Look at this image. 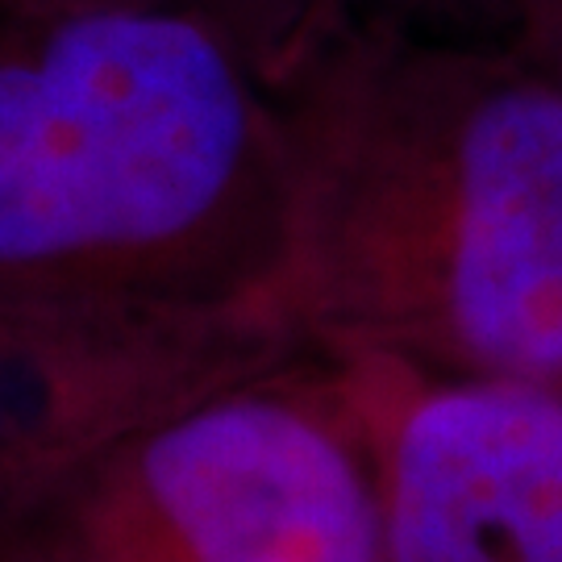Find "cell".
<instances>
[{
	"mask_svg": "<svg viewBox=\"0 0 562 562\" xmlns=\"http://www.w3.org/2000/svg\"><path fill=\"white\" fill-rule=\"evenodd\" d=\"M304 346L438 383L562 375V88L517 42L350 18L280 88Z\"/></svg>",
	"mask_w": 562,
	"mask_h": 562,
	"instance_id": "1",
	"label": "cell"
},
{
	"mask_svg": "<svg viewBox=\"0 0 562 562\" xmlns=\"http://www.w3.org/2000/svg\"><path fill=\"white\" fill-rule=\"evenodd\" d=\"M288 204L280 88L213 21L0 0V304L271 308Z\"/></svg>",
	"mask_w": 562,
	"mask_h": 562,
	"instance_id": "2",
	"label": "cell"
},
{
	"mask_svg": "<svg viewBox=\"0 0 562 562\" xmlns=\"http://www.w3.org/2000/svg\"><path fill=\"white\" fill-rule=\"evenodd\" d=\"M25 562H380L371 362L296 350L109 442L0 538Z\"/></svg>",
	"mask_w": 562,
	"mask_h": 562,
	"instance_id": "3",
	"label": "cell"
},
{
	"mask_svg": "<svg viewBox=\"0 0 562 562\" xmlns=\"http://www.w3.org/2000/svg\"><path fill=\"white\" fill-rule=\"evenodd\" d=\"M296 350L271 308L0 304V538L146 417Z\"/></svg>",
	"mask_w": 562,
	"mask_h": 562,
	"instance_id": "4",
	"label": "cell"
},
{
	"mask_svg": "<svg viewBox=\"0 0 562 562\" xmlns=\"http://www.w3.org/2000/svg\"><path fill=\"white\" fill-rule=\"evenodd\" d=\"M371 367L383 417L380 562H562V392Z\"/></svg>",
	"mask_w": 562,
	"mask_h": 562,
	"instance_id": "5",
	"label": "cell"
},
{
	"mask_svg": "<svg viewBox=\"0 0 562 562\" xmlns=\"http://www.w3.org/2000/svg\"><path fill=\"white\" fill-rule=\"evenodd\" d=\"M213 21L283 88L350 21L346 0H155Z\"/></svg>",
	"mask_w": 562,
	"mask_h": 562,
	"instance_id": "6",
	"label": "cell"
},
{
	"mask_svg": "<svg viewBox=\"0 0 562 562\" xmlns=\"http://www.w3.org/2000/svg\"><path fill=\"white\" fill-rule=\"evenodd\" d=\"M350 18L387 21L429 38L513 42L529 0H346Z\"/></svg>",
	"mask_w": 562,
	"mask_h": 562,
	"instance_id": "7",
	"label": "cell"
},
{
	"mask_svg": "<svg viewBox=\"0 0 562 562\" xmlns=\"http://www.w3.org/2000/svg\"><path fill=\"white\" fill-rule=\"evenodd\" d=\"M517 46L529 59H538L562 88V0H529L517 30Z\"/></svg>",
	"mask_w": 562,
	"mask_h": 562,
	"instance_id": "8",
	"label": "cell"
},
{
	"mask_svg": "<svg viewBox=\"0 0 562 562\" xmlns=\"http://www.w3.org/2000/svg\"><path fill=\"white\" fill-rule=\"evenodd\" d=\"M0 562H25V559H18V554H9V550H0Z\"/></svg>",
	"mask_w": 562,
	"mask_h": 562,
	"instance_id": "9",
	"label": "cell"
},
{
	"mask_svg": "<svg viewBox=\"0 0 562 562\" xmlns=\"http://www.w3.org/2000/svg\"><path fill=\"white\" fill-rule=\"evenodd\" d=\"M550 387H554V392H562V375H559V380H554V383H550Z\"/></svg>",
	"mask_w": 562,
	"mask_h": 562,
	"instance_id": "10",
	"label": "cell"
}]
</instances>
